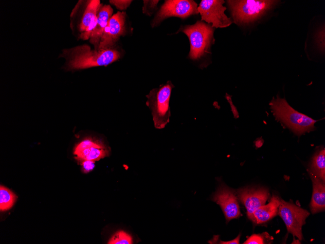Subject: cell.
I'll list each match as a JSON object with an SVG mask.
<instances>
[{
	"mask_svg": "<svg viewBox=\"0 0 325 244\" xmlns=\"http://www.w3.org/2000/svg\"><path fill=\"white\" fill-rule=\"evenodd\" d=\"M241 237V234L239 233L238 235L234 239L229 241H220L218 244H239V240Z\"/></svg>",
	"mask_w": 325,
	"mask_h": 244,
	"instance_id": "25",
	"label": "cell"
},
{
	"mask_svg": "<svg viewBox=\"0 0 325 244\" xmlns=\"http://www.w3.org/2000/svg\"><path fill=\"white\" fill-rule=\"evenodd\" d=\"M214 30L209 24L198 20L194 24L181 25L176 33L182 32L188 37L190 44L188 57L196 60L210 53V47L215 42Z\"/></svg>",
	"mask_w": 325,
	"mask_h": 244,
	"instance_id": "3",
	"label": "cell"
},
{
	"mask_svg": "<svg viewBox=\"0 0 325 244\" xmlns=\"http://www.w3.org/2000/svg\"><path fill=\"white\" fill-rule=\"evenodd\" d=\"M310 171L323 181H325V150H318L312 157Z\"/></svg>",
	"mask_w": 325,
	"mask_h": 244,
	"instance_id": "17",
	"label": "cell"
},
{
	"mask_svg": "<svg viewBox=\"0 0 325 244\" xmlns=\"http://www.w3.org/2000/svg\"><path fill=\"white\" fill-rule=\"evenodd\" d=\"M81 19L79 29L82 32L80 38L87 39L90 38L97 20L98 11L100 7V0L89 1Z\"/></svg>",
	"mask_w": 325,
	"mask_h": 244,
	"instance_id": "13",
	"label": "cell"
},
{
	"mask_svg": "<svg viewBox=\"0 0 325 244\" xmlns=\"http://www.w3.org/2000/svg\"><path fill=\"white\" fill-rule=\"evenodd\" d=\"M212 200L221 207L226 223L242 215L235 192L226 186L220 185L212 196Z\"/></svg>",
	"mask_w": 325,
	"mask_h": 244,
	"instance_id": "9",
	"label": "cell"
},
{
	"mask_svg": "<svg viewBox=\"0 0 325 244\" xmlns=\"http://www.w3.org/2000/svg\"><path fill=\"white\" fill-rule=\"evenodd\" d=\"M313 183V193L310 203L312 213L315 214L325 210V182L309 172Z\"/></svg>",
	"mask_w": 325,
	"mask_h": 244,
	"instance_id": "15",
	"label": "cell"
},
{
	"mask_svg": "<svg viewBox=\"0 0 325 244\" xmlns=\"http://www.w3.org/2000/svg\"><path fill=\"white\" fill-rule=\"evenodd\" d=\"M67 53L69 67L73 69L107 66L116 61L120 57L119 52L116 49L97 48L91 50L86 45L73 48Z\"/></svg>",
	"mask_w": 325,
	"mask_h": 244,
	"instance_id": "1",
	"label": "cell"
},
{
	"mask_svg": "<svg viewBox=\"0 0 325 244\" xmlns=\"http://www.w3.org/2000/svg\"><path fill=\"white\" fill-rule=\"evenodd\" d=\"M270 105L275 118L295 134L299 136L315 129L317 120L296 111L278 95L273 97Z\"/></svg>",
	"mask_w": 325,
	"mask_h": 244,
	"instance_id": "2",
	"label": "cell"
},
{
	"mask_svg": "<svg viewBox=\"0 0 325 244\" xmlns=\"http://www.w3.org/2000/svg\"><path fill=\"white\" fill-rule=\"evenodd\" d=\"M131 0H110L111 3L114 4L118 8L123 10L126 9L130 4Z\"/></svg>",
	"mask_w": 325,
	"mask_h": 244,
	"instance_id": "24",
	"label": "cell"
},
{
	"mask_svg": "<svg viewBox=\"0 0 325 244\" xmlns=\"http://www.w3.org/2000/svg\"><path fill=\"white\" fill-rule=\"evenodd\" d=\"M269 235L265 232L262 234H253L249 237L243 243L244 244H267Z\"/></svg>",
	"mask_w": 325,
	"mask_h": 244,
	"instance_id": "20",
	"label": "cell"
},
{
	"mask_svg": "<svg viewBox=\"0 0 325 244\" xmlns=\"http://www.w3.org/2000/svg\"><path fill=\"white\" fill-rule=\"evenodd\" d=\"M278 214L284 221L288 231L302 240V227L309 215L308 211L280 199Z\"/></svg>",
	"mask_w": 325,
	"mask_h": 244,
	"instance_id": "7",
	"label": "cell"
},
{
	"mask_svg": "<svg viewBox=\"0 0 325 244\" xmlns=\"http://www.w3.org/2000/svg\"><path fill=\"white\" fill-rule=\"evenodd\" d=\"M174 87L170 81L150 91L146 95V105L151 111L154 127L164 128L170 121L171 112L169 101L172 90Z\"/></svg>",
	"mask_w": 325,
	"mask_h": 244,
	"instance_id": "5",
	"label": "cell"
},
{
	"mask_svg": "<svg viewBox=\"0 0 325 244\" xmlns=\"http://www.w3.org/2000/svg\"><path fill=\"white\" fill-rule=\"evenodd\" d=\"M73 153L79 161H96L108 156V149L100 141L87 138L75 146Z\"/></svg>",
	"mask_w": 325,
	"mask_h": 244,
	"instance_id": "10",
	"label": "cell"
},
{
	"mask_svg": "<svg viewBox=\"0 0 325 244\" xmlns=\"http://www.w3.org/2000/svg\"><path fill=\"white\" fill-rule=\"evenodd\" d=\"M238 198L247 210V216L265 205L269 193L263 188H244L237 191Z\"/></svg>",
	"mask_w": 325,
	"mask_h": 244,
	"instance_id": "12",
	"label": "cell"
},
{
	"mask_svg": "<svg viewBox=\"0 0 325 244\" xmlns=\"http://www.w3.org/2000/svg\"><path fill=\"white\" fill-rule=\"evenodd\" d=\"M198 5L192 0H165L152 20V27L158 25L164 19L175 17L182 19L198 14Z\"/></svg>",
	"mask_w": 325,
	"mask_h": 244,
	"instance_id": "6",
	"label": "cell"
},
{
	"mask_svg": "<svg viewBox=\"0 0 325 244\" xmlns=\"http://www.w3.org/2000/svg\"><path fill=\"white\" fill-rule=\"evenodd\" d=\"M125 14L118 12L109 19L99 42V49H108L125 33Z\"/></svg>",
	"mask_w": 325,
	"mask_h": 244,
	"instance_id": "11",
	"label": "cell"
},
{
	"mask_svg": "<svg viewBox=\"0 0 325 244\" xmlns=\"http://www.w3.org/2000/svg\"><path fill=\"white\" fill-rule=\"evenodd\" d=\"M17 199V195L8 188L0 187V210L4 211L10 209Z\"/></svg>",
	"mask_w": 325,
	"mask_h": 244,
	"instance_id": "18",
	"label": "cell"
},
{
	"mask_svg": "<svg viewBox=\"0 0 325 244\" xmlns=\"http://www.w3.org/2000/svg\"><path fill=\"white\" fill-rule=\"evenodd\" d=\"M224 0H202L198 7L201 17V21L212 23L213 28H225L233 22L231 18L225 14L226 7L223 5Z\"/></svg>",
	"mask_w": 325,
	"mask_h": 244,
	"instance_id": "8",
	"label": "cell"
},
{
	"mask_svg": "<svg viewBox=\"0 0 325 244\" xmlns=\"http://www.w3.org/2000/svg\"><path fill=\"white\" fill-rule=\"evenodd\" d=\"M133 243L132 237L127 232L120 230L114 234L110 239L108 244H131Z\"/></svg>",
	"mask_w": 325,
	"mask_h": 244,
	"instance_id": "19",
	"label": "cell"
},
{
	"mask_svg": "<svg viewBox=\"0 0 325 244\" xmlns=\"http://www.w3.org/2000/svg\"><path fill=\"white\" fill-rule=\"evenodd\" d=\"M113 10L110 5L101 6L97 13V20L90 36V42L96 45L98 44L104 31L111 17Z\"/></svg>",
	"mask_w": 325,
	"mask_h": 244,
	"instance_id": "16",
	"label": "cell"
},
{
	"mask_svg": "<svg viewBox=\"0 0 325 244\" xmlns=\"http://www.w3.org/2000/svg\"><path fill=\"white\" fill-rule=\"evenodd\" d=\"M316 43L321 52H325V26L318 30L316 35Z\"/></svg>",
	"mask_w": 325,
	"mask_h": 244,
	"instance_id": "21",
	"label": "cell"
},
{
	"mask_svg": "<svg viewBox=\"0 0 325 244\" xmlns=\"http://www.w3.org/2000/svg\"><path fill=\"white\" fill-rule=\"evenodd\" d=\"M279 205L280 198L273 195L268 205L260 206L248 218L255 224L266 223L277 214Z\"/></svg>",
	"mask_w": 325,
	"mask_h": 244,
	"instance_id": "14",
	"label": "cell"
},
{
	"mask_svg": "<svg viewBox=\"0 0 325 244\" xmlns=\"http://www.w3.org/2000/svg\"><path fill=\"white\" fill-rule=\"evenodd\" d=\"M80 162H81L83 170L85 173L91 171L94 168V161L83 160Z\"/></svg>",
	"mask_w": 325,
	"mask_h": 244,
	"instance_id": "23",
	"label": "cell"
},
{
	"mask_svg": "<svg viewBox=\"0 0 325 244\" xmlns=\"http://www.w3.org/2000/svg\"><path fill=\"white\" fill-rule=\"evenodd\" d=\"M279 1L267 0H227L233 21L238 25L253 23L272 9Z\"/></svg>",
	"mask_w": 325,
	"mask_h": 244,
	"instance_id": "4",
	"label": "cell"
},
{
	"mask_svg": "<svg viewBox=\"0 0 325 244\" xmlns=\"http://www.w3.org/2000/svg\"><path fill=\"white\" fill-rule=\"evenodd\" d=\"M159 0H144L143 12L148 15H151L153 12L157 9Z\"/></svg>",
	"mask_w": 325,
	"mask_h": 244,
	"instance_id": "22",
	"label": "cell"
}]
</instances>
